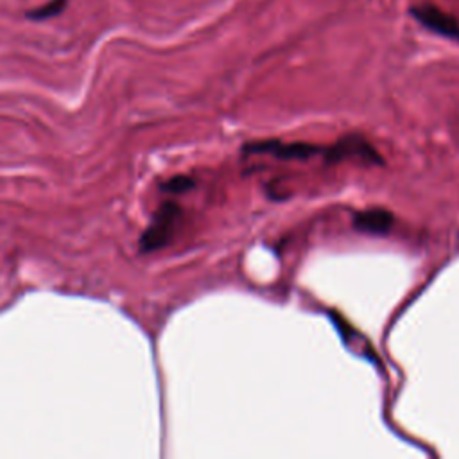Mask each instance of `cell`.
<instances>
[{"label":"cell","instance_id":"obj_1","mask_svg":"<svg viewBox=\"0 0 459 459\" xmlns=\"http://www.w3.org/2000/svg\"><path fill=\"white\" fill-rule=\"evenodd\" d=\"M179 219H181V207L174 201H165L155 214L153 223L140 237V249L144 253H151L165 248L174 237Z\"/></svg>","mask_w":459,"mask_h":459},{"label":"cell","instance_id":"obj_2","mask_svg":"<svg viewBox=\"0 0 459 459\" xmlns=\"http://www.w3.org/2000/svg\"><path fill=\"white\" fill-rule=\"evenodd\" d=\"M246 153L252 155H269L277 160H296L305 162L313 160L314 156H323L327 147L314 146L307 142H284V140H259V142H248L244 146Z\"/></svg>","mask_w":459,"mask_h":459},{"label":"cell","instance_id":"obj_3","mask_svg":"<svg viewBox=\"0 0 459 459\" xmlns=\"http://www.w3.org/2000/svg\"><path fill=\"white\" fill-rule=\"evenodd\" d=\"M409 13L411 17L415 18L422 27H425L427 31L459 43V20L454 15L447 13L439 6L429 4V2L411 6Z\"/></svg>","mask_w":459,"mask_h":459},{"label":"cell","instance_id":"obj_4","mask_svg":"<svg viewBox=\"0 0 459 459\" xmlns=\"http://www.w3.org/2000/svg\"><path fill=\"white\" fill-rule=\"evenodd\" d=\"M348 158H359L366 163H382V156L371 147V144L357 135H350L336 142V146L327 147L325 160L329 163H339Z\"/></svg>","mask_w":459,"mask_h":459},{"label":"cell","instance_id":"obj_5","mask_svg":"<svg viewBox=\"0 0 459 459\" xmlns=\"http://www.w3.org/2000/svg\"><path fill=\"white\" fill-rule=\"evenodd\" d=\"M393 224V214L384 208H368V210L357 212L354 216L355 230L361 233H368V235H386L391 232Z\"/></svg>","mask_w":459,"mask_h":459},{"label":"cell","instance_id":"obj_6","mask_svg":"<svg viewBox=\"0 0 459 459\" xmlns=\"http://www.w3.org/2000/svg\"><path fill=\"white\" fill-rule=\"evenodd\" d=\"M67 4H69V0H50V2H47L45 6H40V8L34 9V11L27 13V18L41 22L47 20V18L57 17V15L67 8Z\"/></svg>","mask_w":459,"mask_h":459},{"label":"cell","instance_id":"obj_7","mask_svg":"<svg viewBox=\"0 0 459 459\" xmlns=\"http://www.w3.org/2000/svg\"><path fill=\"white\" fill-rule=\"evenodd\" d=\"M162 189L165 192H171V194H183V192L194 189V179L189 178V176H174V178L163 183Z\"/></svg>","mask_w":459,"mask_h":459}]
</instances>
